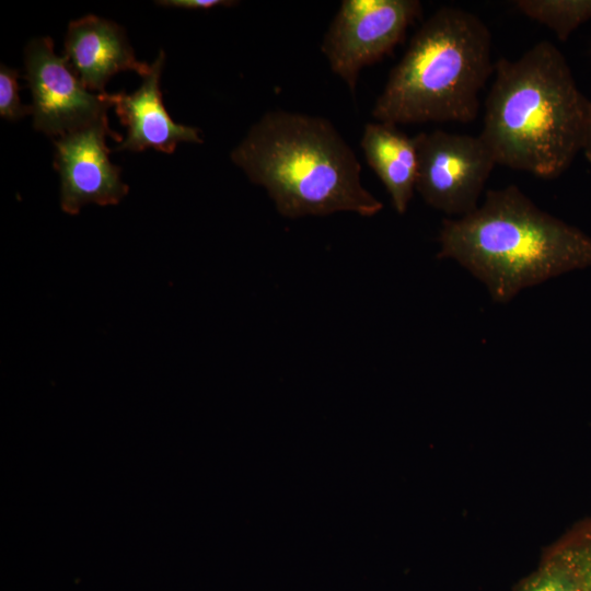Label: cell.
<instances>
[{
    "instance_id": "cell-1",
    "label": "cell",
    "mask_w": 591,
    "mask_h": 591,
    "mask_svg": "<svg viewBox=\"0 0 591 591\" xmlns=\"http://www.w3.org/2000/svg\"><path fill=\"white\" fill-rule=\"evenodd\" d=\"M494 73L479 136L497 164L558 177L582 152L589 105L565 56L541 40Z\"/></svg>"
},
{
    "instance_id": "cell-2",
    "label": "cell",
    "mask_w": 591,
    "mask_h": 591,
    "mask_svg": "<svg viewBox=\"0 0 591 591\" xmlns=\"http://www.w3.org/2000/svg\"><path fill=\"white\" fill-rule=\"evenodd\" d=\"M439 245V258L468 270L498 303L591 266V236L538 208L517 185L489 189L474 211L444 219Z\"/></svg>"
},
{
    "instance_id": "cell-3",
    "label": "cell",
    "mask_w": 591,
    "mask_h": 591,
    "mask_svg": "<svg viewBox=\"0 0 591 591\" xmlns=\"http://www.w3.org/2000/svg\"><path fill=\"white\" fill-rule=\"evenodd\" d=\"M231 160L287 218L339 211L372 217L383 208L362 185L355 152L324 117L266 112L232 150Z\"/></svg>"
},
{
    "instance_id": "cell-4",
    "label": "cell",
    "mask_w": 591,
    "mask_h": 591,
    "mask_svg": "<svg viewBox=\"0 0 591 591\" xmlns=\"http://www.w3.org/2000/svg\"><path fill=\"white\" fill-rule=\"evenodd\" d=\"M491 34L474 13L442 7L413 36L372 108L392 125L471 123L494 73Z\"/></svg>"
},
{
    "instance_id": "cell-5",
    "label": "cell",
    "mask_w": 591,
    "mask_h": 591,
    "mask_svg": "<svg viewBox=\"0 0 591 591\" xmlns=\"http://www.w3.org/2000/svg\"><path fill=\"white\" fill-rule=\"evenodd\" d=\"M420 13L418 0H344L321 50L331 70L355 93L360 71L389 55Z\"/></svg>"
},
{
    "instance_id": "cell-6",
    "label": "cell",
    "mask_w": 591,
    "mask_h": 591,
    "mask_svg": "<svg viewBox=\"0 0 591 591\" xmlns=\"http://www.w3.org/2000/svg\"><path fill=\"white\" fill-rule=\"evenodd\" d=\"M415 140L416 190L425 202L457 218L474 211L497 164L483 138L437 129L419 132Z\"/></svg>"
},
{
    "instance_id": "cell-7",
    "label": "cell",
    "mask_w": 591,
    "mask_h": 591,
    "mask_svg": "<svg viewBox=\"0 0 591 591\" xmlns=\"http://www.w3.org/2000/svg\"><path fill=\"white\" fill-rule=\"evenodd\" d=\"M24 63L33 99V126L49 137L83 128L114 106L115 94L90 92L65 56L54 53L50 37L31 40L24 50Z\"/></svg>"
},
{
    "instance_id": "cell-8",
    "label": "cell",
    "mask_w": 591,
    "mask_h": 591,
    "mask_svg": "<svg viewBox=\"0 0 591 591\" xmlns=\"http://www.w3.org/2000/svg\"><path fill=\"white\" fill-rule=\"evenodd\" d=\"M123 142L112 131L107 115L94 123L58 137L54 166L60 176V207L78 215L86 204L117 205L128 194L120 169L109 160L106 137Z\"/></svg>"
},
{
    "instance_id": "cell-9",
    "label": "cell",
    "mask_w": 591,
    "mask_h": 591,
    "mask_svg": "<svg viewBox=\"0 0 591 591\" xmlns=\"http://www.w3.org/2000/svg\"><path fill=\"white\" fill-rule=\"evenodd\" d=\"M65 58L83 85L101 94L119 71L134 70L143 78L151 70V65L136 59L121 26L95 15L69 23Z\"/></svg>"
},
{
    "instance_id": "cell-10",
    "label": "cell",
    "mask_w": 591,
    "mask_h": 591,
    "mask_svg": "<svg viewBox=\"0 0 591 591\" xmlns=\"http://www.w3.org/2000/svg\"><path fill=\"white\" fill-rule=\"evenodd\" d=\"M163 65L164 53L160 50L138 90L131 94H115V112L121 124L128 128V134L114 151L139 152L153 148L164 153H173L179 142L202 143L198 128L176 124L167 114L160 90Z\"/></svg>"
},
{
    "instance_id": "cell-11",
    "label": "cell",
    "mask_w": 591,
    "mask_h": 591,
    "mask_svg": "<svg viewBox=\"0 0 591 591\" xmlns=\"http://www.w3.org/2000/svg\"><path fill=\"white\" fill-rule=\"evenodd\" d=\"M360 147L385 186L397 213L406 212L416 190L418 155L415 137L387 123H368Z\"/></svg>"
},
{
    "instance_id": "cell-12",
    "label": "cell",
    "mask_w": 591,
    "mask_h": 591,
    "mask_svg": "<svg viewBox=\"0 0 591 591\" xmlns=\"http://www.w3.org/2000/svg\"><path fill=\"white\" fill-rule=\"evenodd\" d=\"M514 7L552 30L563 42L591 20V0H517Z\"/></svg>"
},
{
    "instance_id": "cell-13",
    "label": "cell",
    "mask_w": 591,
    "mask_h": 591,
    "mask_svg": "<svg viewBox=\"0 0 591 591\" xmlns=\"http://www.w3.org/2000/svg\"><path fill=\"white\" fill-rule=\"evenodd\" d=\"M518 591H584L581 569L569 544L554 552Z\"/></svg>"
},
{
    "instance_id": "cell-14",
    "label": "cell",
    "mask_w": 591,
    "mask_h": 591,
    "mask_svg": "<svg viewBox=\"0 0 591 591\" xmlns=\"http://www.w3.org/2000/svg\"><path fill=\"white\" fill-rule=\"evenodd\" d=\"M19 71L3 63L0 67V115L8 120H18L32 114V106L23 105L19 97Z\"/></svg>"
},
{
    "instance_id": "cell-15",
    "label": "cell",
    "mask_w": 591,
    "mask_h": 591,
    "mask_svg": "<svg viewBox=\"0 0 591 591\" xmlns=\"http://www.w3.org/2000/svg\"><path fill=\"white\" fill-rule=\"evenodd\" d=\"M567 543L578 559L583 578L584 591H591V526L577 533Z\"/></svg>"
},
{
    "instance_id": "cell-16",
    "label": "cell",
    "mask_w": 591,
    "mask_h": 591,
    "mask_svg": "<svg viewBox=\"0 0 591 591\" xmlns=\"http://www.w3.org/2000/svg\"><path fill=\"white\" fill-rule=\"evenodd\" d=\"M155 3L162 7L185 10H210L217 7H232L237 2L231 0H163L155 1Z\"/></svg>"
},
{
    "instance_id": "cell-17",
    "label": "cell",
    "mask_w": 591,
    "mask_h": 591,
    "mask_svg": "<svg viewBox=\"0 0 591 591\" xmlns=\"http://www.w3.org/2000/svg\"><path fill=\"white\" fill-rule=\"evenodd\" d=\"M582 152L588 162L591 163V100H589L588 105L586 136Z\"/></svg>"
}]
</instances>
